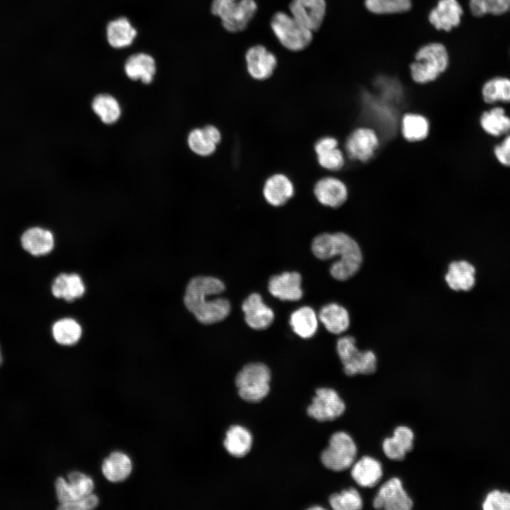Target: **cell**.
<instances>
[{
  "label": "cell",
  "instance_id": "23",
  "mask_svg": "<svg viewBox=\"0 0 510 510\" xmlns=\"http://www.w3.org/2000/svg\"><path fill=\"white\" fill-rule=\"evenodd\" d=\"M338 140L334 137L326 136L318 140L314 144L318 164L330 171L341 169L344 165L345 158L338 147Z\"/></svg>",
  "mask_w": 510,
  "mask_h": 510
},
{
  "label": "cell",
  "instance_id": "21",
  "mask_svg": "<svg viewBox=\"0 0 510 510\" xmlns=\"http://www.w3.org/2000/svg\"><path fill=\"white\" fill-rule=\"evenodd\" d=\"M414 438V433L410 428L399 426L394 430L392 437L383 441L382 450L389 459L402 460L406 454L412 450Z\"/></svg>",
  "mask_w": 510,
  "mask_h": 510
},
{
  "label": "cell",
  "instance_id": "39",
  "mask_svg": "<svg viewBox=\"0 0 510 510\" xmlns=\"http://www.w3.org/2000/svg\"><path fill=\"white\" fill-rule=\"evenodd\" d=\"M329 502L334 510H359L363 507L362 498L357 489L353 487L332 494Z\"/></svg>",
  "mask_w": 510,
  "mask_h": 510
},
{
  "label": "cell",
  "instance_id": "14",
  "mask_svg": "<svg viewBox=\"0 0 510 510\" xmlns=\"http://www.w3.org/2000/svg\"><path fill=\"white\" fill-rule=\"evenodd\" d=\"M326 8L325 0H292L289 4L291 16L312 32L322 26Z\"/></svg>",
  "mask_w": 510,
  "mask_h": 510
},
{
  "label": "cell",
  "instance_id": "7",
  "mask_svg": "<svg viewBox=\"0 0 510 510\" xmlns=\"http://www.w3.org/2000/svg\"><path fill=\"white\" fill-rule=\"evenodd\" d=\"M336 351L347 375H370L375 371L377 358L375 353L372 351H359L353 336L341 337L336 344Z\"/></svg>",
  "mask_w": 510,
  "mask_h": 510
},
{
  "label": "cell",
  "instance_id": "5",
  "mask_svg": "<svg viewBox=\"0 0 510 510\" xmlns=\"http://www.w3.org/2000/svg\"><path fill=\"white\" fill-rule=\"evenodd\" d=\"M271 27L280 43L290 51H301L312 40V31L284 12L272 16Z\"/></svg>",
  "mask_w": 510,
  "mask_h": 510
},
{
  "label": "cell",
  "instance_id": "19",
  "mask_svg": "<svg viewBox=\"0 0 510 510\" xmlns=\"http://www.w3.org/2000/svg\"><path fill=\"white\" fill-rule=\"evenodd\" d=\"M246 324L254 329L268 327L274 319L273 310L263 302L258 293H252L246 298L242 305Z\"/></svg>",
  "mask_w": 510,
  "mask_h": 510
},
{
  "label": "cell",
  "instance_id": "29",
  "mask_svg": "<svg viewBox=\"0 0 510 510\" xmlns=\"http://www.w3.org/2000/svg\"><path fill=\"white\" fill-rule=\"evenodd\" d=\"M125 71L130 79H140L144 84H149L156 72L155 62L147 54H135L126 61Z\"/></svg>",
  "mask_w": 510,
  "mask_h": 510
},
{
  "label": "cell",
  "instance_id": "41",
  "mask_svg": "<svg viewBox=\"0 0 510 510\" xmlns=\"http://www.w3.org/2000/svg\"><path fill=\"white\" fill-rule=\"evenodd\" d=\"M335 246L334 234L322 233L312 241V250L314 255L319 259L327 260L334 257V250Z\"/></svg>",
  "mask_w": 510,
  "mask_h": 510
},
{
  "label": "cell",
  "instance_id": "45",
  "mask_svg": "<svg viewBox=\"0 0 510 510\" xmlns=\"http://www.w3.org/2000/svg\"><path fill=\"white\" fill-rule=\"evenodd\" d=\"M4 352H3V350H2V347H1V344H0V368L2 366V365H3V363H4Z\"/></svg>",
  "mask_w": 510,
  "mask_h": 510
},
{
  "label": "cell",
  "instance_id": "3",
  "mask_svg": "<svg viewBox=\"0 0 510 510\" xmlns=\"http://www.w3.org/2000/svg\"><path fill=\"white\" fill-rule=\"evenodd\" d=\"M257 10L254 0H213L211 13L220 18L224 28L230 33L245 30Z\"/></svg>",
  "mask_w": 510,
  "mask_h": 510
},
{
  "label": "cell",
  "instance_id": "43",
  "mask_svg": "<svg viewBox=\"0 0 510 510\" xmlns=\"http://www.w3.org/2000/svg\"><path fill=\"white\" fill-rule=\"evenodd\" d=\"M98 503V497L91 493L70 503L60 505L58 509L62 510H89L96 508Z\"/></svg>",
  "mask_w": 510,
  "mask_h": 510
},
{
  "label": "cell",
  "instance_id": "16",
  "mask_svg": "<svg viewBox=\"0 0 510 510\" xmlns=\"http://www.w3.org/2000/svg\"><path fill=\"white\" fill-rule=\"evenodd\" d=\"M313 191L319 203L330 208L341 206L348 197L346 184L339 178L333 176H326L317 181Z\"/></svg>",
  "mask_w": 510,
  "mask_h": 510
},
{
  "label": "cell",
  "instance_id": "35",
  "mask_svg": "<svg viewBox=\"0 0 510 510\" xmlns=\"http://www.w3.org/2000/svg\"><path fill=\"white\" fill-rule=\"evenodd\" d=\"M51 333L56 343L62 346H72L79 341L81 336L79 324L72 318H62L53 323Z\"/></svg>",
  "mask_w": 510,
  "mask_h": 510
},
{
  "label": "cell",
  "instance_id": "44",
  "mask_svg": "<svg viewBox=\"0 0 510 510\" xmlns=\"http://www.w3.org/2000/svg\"><path fill=\"white\" fill-rule=\"evenodd\" d=\"M494 154L501 164L510 167V135L494 147Z\"/></svg>",
  "mask_w": 510,
  "mask_h": 510
},
{
  "label": "cell",
  "instance_id": "6",
  "mask_svg": "<svg viewBox=\"0 0 510 510\" xmlns=\"http://www.w3.org/2000/svg\"><path fill=\"white\" fill-rule=\"evenodd\" d=\"M334 256L340 259L332 264L331 276L338 280H346L354 276L362 264V253L358 243L344 232L334 233Z\"/></svg>",
  "mask_w": 510,
  "mask_h": 510
},
{
  "label": "cell",
  "instance_id": "12",
  "mask_svg": "<svg viewBox=\"0 0 510 510\" xmlns=\"http://www.w3.org/2000/svg\"><path fill=\"white\" fill-rule=\"evenodd\" d=\"M373 507L385 510H410L413 502L404 490L401 480L392 477L379 489L373 502Z\"/></svg>",
  "mask_w": 510,
  "mask_h": 510
},
{
  "label": "cell",
  "instance_id": "31",
  "mask_svg": "<svg viewBox=\"0 0 510 510\" xmlns=\"http://www.w3.org/2000/svg\"><path fill=\"white\" fill-rule=\"evenodd\" d=\"M482 130L493 137H500L510 132V117L502 107H494L484 111L480 118Z\"/></svg>",
  "mask_w": 510,
  "mask_h": 510
},
{
  "label": "cell",
  "instance_id": "26",
  "mask_svg": "<svg viewBox=\"0 0 510 510\" xmlns=\"http://www.w3.org/2000/svg\"><path fill=\"white\" fill-rule=\"evenodd\" d=\"M84 292V282L76 273H60L53 279L51 284L52 295L55 298H62L67 302L81 297Z\"/></svg>",
  "mask_w": 510,
  "mask_h": 510
},
{
  "label": "cell",
  "instance_id": "10",
  "mask_svg": "<svg viewBox=\"0 0 510 510\" xmlns=\"http://www.w3.org/2000/svg\"><path fill=\"white\" fill-rule=\"evenodd\" d=\"M94 483L92 478L81 472L74 471L67 480L59 477L55 483L57 499L60 505L70 503L92 493Z\"/></svg>",
  "mask_w": 510,
  "mask_h": 510
},
{
  "label": "cell",
  "instance_id": "34",
  "mask_svg": "<svg viewBox=\"0 0 510 510\" xmlns=\"http://www.w3.org/2000/svg\"><path fill=\"white\" fill-rule=\"evenodd\" d=\"M430 129L428 119L419 113H408L403 115L401 130L403 137L409 142H419L429 135Z\"/></svg>",
  "mask_w": 510,
  "mask_h": 510
},
{
  "label": "cell",
  "instance_id": "8",
  "mask_svg": "<svg viewBox=\"0 0 510 510\" xmlns=\"http://www.w3.org/2000/svg\"><path fill=\"white\" fill-rule=\"evenodd\" d=\"M356 455L357 447L351 436L344 431H337L331 436L329 446L320 458L327 469L340 472L352 466Z\"/></svg>",
  "mask_w": 510,
  "mask_h": 510
},
{
  "label": "cell",
  "instance_id": "25",
  "mask_svg": "<svg viewBox=\"0 0 510 510\" xmlns=\"http://www.w3.org/2000/svg\"><path fill=\"white\" fill-rule=\"evenodd\" d=\"M351 475L359 486L373 487L382 478V465L372 457L363 456L352 465Z\"/></svg>",
  "mask_w": 510,
  "mask_h": 510
},
{
  "label": "cell",
  "instance_id": "4",
  "mask_svg": "<svg viewBox=\"0 0 510 510\" xmlns=\"http://www.w3.org/2000/svg\"><path fill=\"white\" fill-rule=\"evenodd\" d=\"M271 372L261 363L246 365L237 373L235 384L239 396L249 402H259L270 391Z\"/></svg>",
  "mask_w": 510,
  "mask_h": 510
},
{
  "label": "cell",
  "instance_id": "30",
  "mask_svg": "<svg viewBox=\"0 0 510 510\" xmlns=\"http://www.w3.org/2000/svg\"><path fill=\"white\" fill-rule=\"evenodd\" d=\"M223 444L230 455L241 458L246 455L251 450L252 436L245 427L232 425L226 432Z\"/></svg>",
  "mask_w": 510,
  "mask_h": 510
},
{
  "label": "cell",
  "instance_id": "1",
  "mask_svg": "<svg viewBox=\"0 0 510 510\" xmlns=\"http://www.w3.org/2000/svg\"><path fill=\"white\" fill-rule=\"evenodd\" d=\"M225 290L224 283L211 276H198L188 283L183 302L186 308L201 323L210 324L223 320L230 312V302L223 298H212Z\"/></svg>",
  "mask_w": 510,
  "mask_h": 510
},
{
  "label": "cell",
  "instance_id": "38",
  "mask_svg": "<svg viewBox=\"0 0 510 510\" xmlns=\"http://www.w3.org/2000/svg\"><path fill=\"white\" fill-rule=\"evenodd\" d=\"M365 6L375 14H394L408 11L412 0H365Z\"/></svg>",
  "mask_w": 510,
  "mask_h": 510
},
{
  "label": "cell",
  "instance_id": "17",
  "mask_svg": "<svg viewBox=\"0 0 510 510\" xmlns=\"http://www.w3.org/2000/svg\"><path fill=\"white\" fill-rule=\"evenodd\" d=\"M463 13L458 0H439L430 11L429 21L437 30L448 32L459 26Z\"/></svg>",
  "mask_w": 510,
  "mask_h": 510
},
{
  "label": "cell",
  "instance_id": "20",
  "mask_svg": "<svg viewBox=\"0 0 510 510\" xmlns=\"http://www.w3.org/2000/svg\"><path fill=\"white\" fill-rule=\"evenodd\" d=\"M294 193L293 182L283 174L271 176L263 187V196L266 201L275 207L285 204L293 196Z\"/></svg>",
  "mask_w": 510,
  "mask_h": 510
},
{
  "label": "cell",
  "instance_id": "18",
  "mask_svg": "<svg viewBox=\"0 0 510 510\" xmlns=\"http://www.w3.org/2000/svg\"><path fill=\"white\" fill-rule=\"evenodd\" d=\"M302 278L298 272H285L272 276L268 282L270 293L280 300L297 301L302 296Z\"/></svg>",
  "mask_w": 510,
  "mask_h": 510
},
{
  "label": "cell",
  "instance_id": "37",
  "mask_svg": "<svg viewBox=\"0 0 510 510\" xmlns=\"http://www.w3.org/2000/svg\"><path fill=\"white\" fill-rule=\"evenodd\" d=\"M91 108L101 120L106 124L115 123L121 114L118 101L111 95L106 94L97 95L92 101Z\"/></svg>",
  "mask_w": 510,
  "mask_h": 510
},
{
  "label": "cell",
  "instance_id": "24",
  "mask_svg": "<svg viewBox=\"0 0 510 510\" xmlns=\"http://www.w3.org/2000/svg\"><path fill=\"white\" fill-rule=\"evenodd\" d=\"M475 268L467 261H455L448 266L445 280L449 286L455 291H468L475 284Z\"/></svg>",
  "mask_w": 510,
  "mask_h": 510
},
{
  "label": "cell",
  "instance_id": "13",
  "mask_svg": "<svg viewBox=\"0 0 510 510\" xmlns=\"http://www.w3.org/2000/svg\"><path fill=\"white\" fill-rule=\"evenodd\" d=\"M18 242L21 249L32 257L46 256L55 247L52 232L40 226L26 228L20 234Z\"/></svg>",
  "mask_w": 510,
  "mask_h": 510
},
{
  "label": "cell",
  "instance_id": "42",
  "mask_svg": "<svg viewBox=\"0 0 510 510\" xmlns=\"http://www.w3.org/2000/svg\"><path fill=\"white\" fill-rule=\"evenodd\" d=\"M484 510H510V493L500 490H492L489 492L483 502Z\"/></svg>",
  "mask_w": 510,
  "mask_h": 510
},
{
  "label": "cell",
  "instance_id": "28",
  "mask_svg": "<svg viewBox=\"0 0 510 510\" xmlns=\"http://www.w3.org/2000/svg\"><path fill=\"white\" fill-rule=\"evenodd\" d=\"M319 318L327 331L339 334L349 327L350 318L348 311L336 303H329L322 307Z\"/></svg>",
  "mask_w": 510,
  "mask_h": 510
},
{
  "label": "cell",
  "instance_id": "15",
  "mask_svg": "<svg viewBox=\"0 0 510 510\" xmlns=\"http://www.w3.org/2000/svg\"><path fill=\"white\" fill-rule=\"evenodd\" d=\"M245 60L248 73L256 80L268 79L277 66L276 56L261 45L249 48L245 54Z\"/></svg>",
  "mask_w": 510,
  "mask_h": 510
},
{
  "label": "cell",
  "instance_id": "9",
  "mask_svg": "<svg viewBox=\"0 0 510 510\" xmlns=\"http://www.w3.org/2000/svg\"><path fill=\"white\" fill-rule=\"evenodd\" d=\"M345 404L336 390L320 387L315 391L312 402L308 406L307 414L318 421H333L345 411Z\"/></svg>",
  "mask_w": 510,
  "mask_h": 510
},
{
  "label": "cell",
  "instance_id": "22",
  "mask_svg": "<svg viewBox=\"0 0 510 510\" xmlns=\"http://www.w3.org/2000/svg\"><path fill=\"white\" fill-rule=\"evenodd\" d=\"M188 145L193 152L208 157L212 154L220 142V135L216 128L208 125L192 130L187 138Z\"/></svg>",
  "mask_w": 510,
  "mask_h": 510
},
{
  "label": "cell",
  "instance_id": "40",
  "mask_svg": "<svg viewBox=\"0 0 510 510\" xmlns=\"http://www.w3.org/2000/svg\"><path fill=\"white\" fill-rule=\"evenodd\" d=\"M469 7L475 17L488 13L499 16L510 11V0H470Z\"/></svg>",
  "mask_w": 510,
  "mask_h": 510
},
{
  "label": "cell",
  "instance_id": "27",
  "mask_svg": "<svg viewBox=\"0 0 510 510\" xmlns=\"http://www.w3.org/2000/svg\"><path fill=\"white\" fill-rule=\"evenodd\" d=\"M102 472L104 477L112 482L125 480L132 472V463L130 458L120 451L111 453L103 461Z\"/></svg>",
  "mask_w": 510,
  "mask_h": 510
},
{
  "label": "cell",
  "instance_id": "2",
  "mask_svg": "<svg viewBox=\"0 0 510 510\" xmlns=\"http://www.w3.org/2000/svg\"><path fill=\"white\" fill-rule=\"evenodd\" d=\"M448 62V53L443 44L428 43L416 52L409 66L411 76L418 84L431 82L446 71Z\"/></svg>",
  "mask_w": 510,
  "mask_h": 510
},
{
  "label": "cell",
  "instance_id": "36",
  "mask_svg": "<svg viewBox=\"0 0 510 510\" xmlns=\"http://www.w3.org/2000/svg\"><path fill=\"white\" fill-rule=\"evenodd\" d=\"M482 95L488 104L510 103V79L502 76L490 79L482 86Z\"/></svg>",
  "mask_w": 510,
  "mask_h": 510
},
{
  "label": "cell",
  "instance_id": "32",
  "mask_svg": "<svg viewBox=\"0 0 510 510\" xmlns=\"http://www.w3.org/2000/svg\"><path fill=\"white\" fill-rule=\"evenodd\" d=\"M136 35V30L125 17L112 21L107 26L108 41L115 48H123L130 45Z\"/></svg>",
  "mask_w": 510,
  "mask_h": 510
},
{
  "label": "cell",
  "instance_id": "33",
  "mask_svg": "<svg viewBox=\"0 0 510 510\" xmlns=\"http://www.w3.org/2000/svg\"><path fill=\"white\" fill-rule=\"evenodd\" d=\"M290 324L296 334L303 339H308L317 332V317L312 308L304 306L291 314Z\"/></svg>",
  "mask_w": 510,
  "mask_h": 510
},
{
  "label": "cell",
  "instance_id": "11",
  "mask_svg": "<svg viewBox=\"0 0 510 510\" xmlns=\"http://www.w3.org/2000/svg\"><path fill=\"white\" fill-rule=\"evenodd\" d=\"M376 132L368 127L353 130L348 136L345 149L348 156L356 161L366 162L372 159L379 147Z\"/></svg>",
  "mask_w": 510,
  "mask_h": 510
}]
</instances>
